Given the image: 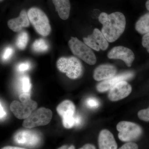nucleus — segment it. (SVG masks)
I'll return each mask as SVG.
<instances>
[{
	"mask_svg": "<svg viewBox=\"0 0 149 149\" xmlns=\"http://www.w3.org/2000/svg\"><path fill=\"white\" fill-rule=\"evenodd\" d=\"M3 0H1V1H2Z\"/></svg>",
	"mask_w": 149,
	"mask_h": 149,
	"instance_id": "72a5a7b5",
	"label": "nucleus"
},
{
	"mask_svg": "<svg viewBox=\"0 0 149 149\" xmlns=\"http://www.w3.org/2000/svg\"><path fill=\"white\" fill-rule=\"evenodd\" d=\"M118 149H139L137 144L132 142L126 143Z\"/></svg>",
	"mask_w": 149,
	"mask_h": 149,
	"instance_id": "393cba45",
	"label": "nucleus"
},
{
	"mask_svg": "<svg viewBox=\"0 0 149 149\" xmlns=\"http://www.w3.org/2000/svg\"><path fill=\"white\" fill-rule=\"evenodd\" d=\"M146 6L147 10L149 11V0H148L146 3Z\"/></svg>",
	"mask_w": 149,
	"mask_h": 149,
	"instance_id": "473e14b6",
	"label": "nucleus"
},
{
	"mask_svg": "<svg viewBox=\"0 0 149 149\" xmlns=\"http://www.w3.org/2000/svg\"><path fill=\"white\" fill-rule=\"evenodd\" d=\"M19 98L21 102L14 101L11 104L10 110L17 118L25 119L37 108V103L31 100L29 93H21L19 96Z\"/></svg>",
	"mask_w": 149,
	"mask_h": 149,
	"instance_id": "f03ea898",
	"label": "nucleus"
},
{
	"mask_svg": "<svg viewBox=\"0 0 149 149\" xmlns=\"http://www.w3.org/2000/svg\"><path fill=\"white\" fill-rule=\"evenodd\" d=\"M16 143L31 148L37 146L41 141V137L34 130H22L17 133L14 137Z\"/></svg>",
	"mask_w": 149,
	"mask_h": 149,
	"instance_id": "1a4fd4ad",
	"label": "nucleus"
},
{
	"mask_svg": "<svg viewBox=\"0 0 149 149\" xmlns=\"http://www.w3.org/2000/svg\"><path fill=\"white\" fill-rule=\"evenodd\" d=\"M142 45L144 47L146 48L147 51L149 53V33L145 34L143 37Z\"/></svg>",
	"mask_w": 149,
	"mask_h": 149,
	"instance_id": "a878e982",
	"label": "nucleus"
},
{
	"mask_svg": "<svg viewBox=\"0 0 149 149\" xmlns=\"http://www.w3.org/2000/svg\"><path fill=\"white\" fill-rule=\"evenodd\" d=\"M107 56L110 59L121 60L128 67L131 66L135 59V55L133 51L123 46H117L112 48L108 53Z\"/></svg>",
	"mask_w": 149,
	"mask_h": 149,
	"instance_id": "9b49d317",
	"label": "nucleus"
},
{
	"mask_svg": "<svg viewBox=\"0 0 149 149\" xmlns=\"http://www.w3.org/2000/svg\"><path fill=\"white\" fill-rule=\"evenodd\" d=\"M52 117V113L50 109L40 108L24 119L22 125L25 128H31L46 125L50 122Z\"/></svg>",
	"mask_w": 149,
	"mask_h": 149,
	"instance_id": "0eeeda50",
	"label": "nucleus"
},
{
	"mask_svg": "<svg viewBox=\"0 0 149 149\" xmlns=\"http://www.w3.org/2000/svg\"><path fill=\"white\" fill-rule=\"evenodd\" d=\"M70 50L74 56L91 65L95 64L97 58L91 48L76 37H71L68 42Z\"/></svg>",
	"mask_w": 149,
	"mask_h": 149,
	"instance_id": "39448f33",
	"label": "nucleus"
},
{
	"mask_svg": "<svg viewBox=\"0 0 149 149\" xmlns=\"http://www.w3.org/2000/svg\"><path fill=\"white\" fill-rule=\"evenodd\" d=\"M75 126H78L81 124L82 123V118L80 116L77 115L75 116Z\"/></svg>",
	"mask_w": 149,
	"mask_h": 149,
	"instance_id": "cd10ccee",
	"label": "nucleus"
},
{
	"mask_svg": "<svg viewBox=\"0 0 149 149\" xmlns=\"http://www.w3.org/2000/svg\"><path fill=\"white\" fill-rule=\"evenodd\" d=\"M98 144L100 149H117V144L114 136L107 129H104L100 132Z\"/></svg>",
	"mask_w": 149,
	"mask_h": 149,
	"instance_id": "2eb2a0df",
	"label": "nucleus"
},
{
	"mask_svg": "<svg viewBox=\"0 0 149 149\" xmlns=\"http://www.w3.org/2000/svg\"><path fill=\"white\" fill-rule=\"evenodd\" d=\"M58 149H75V148L73 146H69L65 145V146L61 147Z\"/></svg>",
	"mask_w": 149,
	"mask_h": 149,
	"instance_id": "7c9ffc66",
	"label": "nucleus"
},
{
	"mask_svg": "<svg viewBox=\"0 0 149 149\" xmlns=\"http://www.w3.org/2000/svg\"><path fill=\"white\" fill-rule=\"evenodd\" d=\"M0 111H1V115H0L1 119H3L6 115V113L1 103V106H0Z\"/></svg>",
	"mask_w": 149,
	"mask_h": 149,
	"instance_id": "c85d7f7f",
	"label": "nucleus"
},
{
	"mask_svg": "<svg viewBox=\"0 0 149 149\" xmlns=\"http://www.w3.org/2000/svg\"><path fill=\"white\" fill-rule=\"evenodd\" d=\"M27 15L29 22L38 34L44 37L49 35L51 27L49 18L42 10L32 8L28 10Z\"/></svg>",
	"mask_w": 149,
	"mask_h": 149,
	"instance_id": "7ed1b4c3",
	"label": "nucleus"
},
{
	"mask_svg": "<svg viewBox=\"0 0 149 149\" xmlns=\"http://www.w3.org/2000/svg\"><path fill=\"white\" fill-rule=\"evenodd\" d=\"M52 2L61 19L66 20L69 18L71 7L69 0H52Z\"/></svg>",
	"mask_w": 149,
	"mask_h": 149,
	"instance_id": "f3484780",
	"label": "nucleus"
},
{
	"mask_svg": "<svg viewBox=\"0 0 149 149\" xmlns=\"http://www.w3.org/2000/svg\"><path fill=\"white\" fill-rule=\"evenodd\" d=\"M131 91L132 87L127 81H120L111 88L108 98L111 101H117L128 97Z\"/></svg>",
	"mask_w": 149,
	"mask_h": 149,
	"instance_id": "f8f14e48",
	"label": "nucleus"
},
{
	"mask_svg": "<svg viewBox=\"0 0 149 149\" xmlns=\"http://www.w3.org/2000/svg\"><path fill=\"white\" fill-rule=\"evenodd\" d=\"M135 28L141 35L149 33V13L144 15L139 18L136 22Z\"/></svg>",
	"mask_w": 149,
	"mask_h": 149,
	"instance_id": "a211bd4d",
	"label": "nucleus"
},
{
	"mask_svg": "<svg viewBox=\"0 0 149 149\" xmlns=\"http://www.w3.org/2000/svg\"><path fill=\"white\" fill-rule=\"evenodd\" d=\"M100 104L98 100L93 97L88 98L85 101L86 106L91 109L97 108L100 106Z\"/></svg>",
	"mask_w": 149,
	"mask_h": 149,
	"instance_id": "4be33fe9",
	"label": "nucleus"
},
{
	"mask_svg": "<svg viewBox=\"0 0 149 149\" xmlns=\"http://www.w3.org/2000/svg\"><path fill=\"white\" fill-rule=\"evenodd\" d=\"M29 22L27 13L23 10L20 12L18 17L10 19L8 22V25L14 32H19L23 27H29Z\"/></svg>",
	"mask_w": 149,
	"mask_h": 149,
	"instance_id": "dca6fc26",
	"label": "nucleus"
},
{
	"mask_svg": "<svg viewBox=\"0 0 149 149\" xmlns=\"http://www.w3.org/2000/svg\"><path fill=\"white\" fill-rule=\"evenodd\" d=\"M116 128L118 137L123 142H130L139 139L142 135L143 130L140 125L129 121H122L117 124Z\"/></svg>",
	"mask_w": 149,
	"mask_h": 149,
	"instance_id": "423d86ee",
	"label": "nucleus"
},
{
	"mask_svg": "<svg viewBox=\"0 0 149 149\" xmlns=\"http://www.w3.org/2000/svg\"><path fill=\"white\" fill-rule=\"evenodd\" d=\"M134 76V73L131 71H127L115 75L113 77L104 80L99 83L97 86V91L100 93H104L109 91L111 88L120 81L130 80Z\"/></svg>",
	"mask_w": 149,
	"mask_h": 149,
	"instance_id": "ddd939ff",
	"label": "nucleus"
},
{
	"mask_svg": "<svg viewBox=\"0 0 149 149\" xmlns=\"http://www.w3.org/2000/svg\"><path fill=\"white\" fill-rule=\"evenodd\" d=\"M79 149H96L95 147L91 144H87L84 145L82 148Z\"/></svg>",
	"mask_w": 149,
	"mask_h": 149,
	"instance_id": "c756f323",
	"label": "nucleus"
},
{
	"mask_svg": "<svg viewBox=\"0 0 149 149\" xmlns=\"http://www.w3.org/2000/svg\"><path fill=\"white\" fill-rule=\"evenodd\" d=\"M29 41V36L26 32H21L18 35L16 41L17 47L20 50H24L27 47Z\"/></svg>",
	"mask_w": 149,
	"mask_h": 149,
	"instance_id": "aec40b11",
	"label": "nucleus"
},
{
	"mask_svg": "<svg viewBox=\"0 0 149 149\" xmlns=\"http://www.w3.org/2000/svg\"><path fill=\"white\" fill-rule=\"evenodd\" d=\"M116 72L117 69L114 65L108 64L101 65L94 70L93 77L96 81H104L113 77Z\"/></svg>",
	"mask_w": 149,
	"mask_h": 149,
	"instance_id": "4468645a",
	"label": "nucleus"
},
{
	"mask_svg": "<svg viewBox=\"0 0 149 149\" xmlns=\"http://www.w3.org/2000/svg\"><path fill=\"white\" fill-rule=\"evenodd\" d=\"M138 117L141 120L149 121V107L147 109L141 110L138 112Z\"/></svg>",
	"mask_w": 149,
	"mask_h": 149,
	"instance_id": "5701e85b",
	"label": "nucleus"
},
{
	"mask_svg": "<svg viewBox=\"0 0 149 149\" xmlns=\"http://www.w3.org/2000/svg\"><path fill=\"white\" fill-rule=\"evenodd\" d=\"M98 19L103 25L102 33L109 42L117 40L125 30L126 19L122 13L116 12L110 14L102 13Z\"/></svg>",
	"mask_w": 149,
	"mask_h": 149,
	"instance_id": "f257e3e1",
	"label": "nucleus"
},
{
	"mask_svg": "<svg viewBox=\"0 0 149 149\" xmlns=\"http://www.w3.org/2000/svg\"><path fill=\"white\" fill-rule=\"evenodd\" d=\"M1 149H25L23 148H19V147H14V146H6L3 147Z\"/></svg>",
	"mask_w": 149,
	"mask_h": 149,
	"instance_id": "2f4dec72",
	"label": "nucleus"
},
{
	"mask_svg": "<svg viewBox=\"0 0 149 149\" xmlns=\"http://www.w3.org/2000/svg\"><path fill=\"white\" fill-rule=\"evenodd\" d=\"M56 66L60 71L65 73L70 79L79 78L83 73L82 63L75 57L60 58L57 61Z\"/></svg>",
	"mask_w": 149,
	"mask_h": 149,
	"instance_id": "20e7f679",
	"label": "nucleus"
},
{
	"mask_svg": "<svg viewBox=\"0 0 149 149\" xmlns=\"http://www.w3.org/2000/svg\"><path fill=\"white\" fill-rule=\"evenodd\" d=\"M49 46L47 42L43 39L35 40L32 44V49L36 52H44L48 50Z\"/></svg>",
	"mask_w": 149,
	"mask_h": 149,
	"instance_id": "6ab92c4d",
	"label": "nucleus"
},
{
	"mask_svg": "<svg viewBox=\"0 0 149 149\" xmlns=\"http://www.w3.org/2000/svg\"><path fill=\"white\" fill-rule=\"evenodd\" d=\"M13 53V49L11 47L6 48L2 57L3 60L4 61L8 60L11 57Z\"/></svg>",
	"mask_w": 149,
	"mask_h": 149,
	"instance_id": "b1692460",
	"label": "nucleus"
},
{
	"mask_svg": "<svg viewBox=\"0 0 149 149\" xmlns=\"http://www.w3.org/2000/svg\"><path fill=\"white\" fill-rule=\"evenodd\" d=\"M21 82L22 89L23 93H29L32 87L29 77L26 76H24L22 78Z\"/></svg>",
	"mask_w": 149,
	"mask_h": 149,
	"instance_id": "412c9836",
	"label": "nucleus"
},
{
	"mask_svg": "<svg viewBox=\"0 0 149 149\" xmlns=\"http://www.w3.org/2000/svg\"><path fill=\"white\" fill-rule=\"evenodd\" d=\"M56 110L62 118L65 128H71L75 126V107L72 102L66 100L62 102L58 106Z\"/></svg>",
	"mask_w": 149,
	"mask_h": 149,
	"instance_id": "6e6552de",
	"label": "nucleus"
},
{
	"mask_svg": "<svg viewBox=\"0 0 149 149\" xmlns=\"http://www.w3.org/2000/svg\"><path fill=\"white\" fill-rule=\"evenodd\" d=\"M30 67V65L29 62L22 63L18 65L17 69L20 72H24L28 70Z\"/></svg>",
	"mask_w": 149,
	"mask_h": 149,
	"instance_id": "bb28decb",
	"label": "nucleus"
},
{
	"mask_svg": "<svg viewBox=\"0 0 149 149\" xmlns=\"http://www.w3.org/2000/svg\"><path fill=\"white\" fill-rule=\"evenodd\" d=\"M84 42L88 47L96 51L106 50L109 47L107 40L100 30L95 28L93 34L83 38Z\"/></svg>",
	"mask_w": 149,
	"mask_h": 149,
	"instance_id": "9d476101",
	"label": "nucleus"
}]
</instances>
